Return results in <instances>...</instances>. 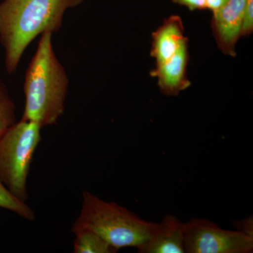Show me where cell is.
<instances>
[{
  "mask_svg": "<svg viewBox=\"0 0 253 253\" xmlns=\"http://www.w3.org/2000/svg\"><path fill=\"white\" fill-rule=\"evenodd\" d=\"M156 225L157 222L144 220L116 203L108 202L84 191L81 212L71 231L89 229L119 251L123 248L140 247Z\"/></svg>",
  "mask_w": 253,
  "mask_h": 253,
  "instance_id": "cell-3",
  "label": "cell"
},
{
  "mask_svg": "<svg viewBox=\"0 0 253 253\" xmlns=\"http://www.w3.org/2000/svg\"><path fill=\"white\" fill-rule=\"evenodd\" d=\"M83 0H4L0 3V42L4 49L5 67L11 74L23 53L37 37L56 33L66 10Z\"/></svg>",
  "mask_w": 253,
  "mask_h": 253,
  "instance_id": "cell-1",
  "label": "cell"
},
{
  "mask_svg": "<svg viewBox=\"0 0 253 253\" xmlns=\"http://www.w3.org/2000/svg\"><path fill=\"white\" fill-rule=\"evenodd\" d=\"M173 2L186 6L190 11L206 9V0H172Z\"/></svg>",
  "mask_w": 253,
  "mask_h": 253,
  "instance_id": "cell-15",
  "label": "cell"
},
{
  "mask_svg": "<svg viewBox=\"0 0 253 253\" xmlns=\"http://www.w3.org/2000/svg\"><path fill=\"white\" fill-rule=\"evenodd\" d=\"M0 208L8 210L23 219L33 221L36 218L34 211L26 203L15 198L0 181Z\"/></svg>",
  "mask_w": 253,
  "mask_h": 253,
  "instance_id": "cell-11",
  "label": "cell"
},
{
  "mask_svg": "<svg viewBox=\"0 0 253 253\" xmlns=\"http://www.w3.org/2000/svg\"><path fill=\"white\" fill-rule=\"evenodd\" d=\"M253 31V0H246L241 36L251 35Z\"/></svg>",
  "mask_w": 253,
  "mask_h": 253,
  "instance_id": "cell-13",
  "label": "cell"
},
{
  "mask_svg": "<svg viewBox=\"0 0 253 253\" xmlns=\"http://www.w3.org/2000/svg\"><path fill=\"white\" fill-rule=\"evenodd\" d=\"M16 123L15 105L0 79V135Z\"/></svg>",
  "mask_w": 253,
  "mask_h": 253,
  "instance_id": "cell-12",
  "label": "cell"
},
{
  "mask_svg": "<svg viewBox=\"0 0 253 253\" xmlns=\"http://www.w3.org/2000/svg\"><path fill=\"white\" fill-rule=\"evenodd\" d=\"M187 44L188 42H184L171 59L156 65V68L151 72V76L157 78L161 92L167 96H176L191 85L186 77L189 61Z\"/></svg>",
  "mask_w": 253,
  "mask_h": 253,
  "instance_id": "cell-8",
  "label": "cell"
},
{
  "mask_svg": "<svg viewBox=\"0 0 253 253\" xmlns=\"http://www.w3.org/2000/svg\"><path fill=\"white\" fill-rule=\"evenodd\" d=\"M41 129L36 123L21 120L0 135V181L22 202L28 199V176Z\"/></svg>",
  "mask_w": 253,
  "mask_h": 253,
  "instance_id": "cell-4",
  "label": "cell"
},
{
  "mask_svg": "<svg viewBox=\"0 0 253 253\" xmlns=\"http://www.w3.org/2000/svg\"><path fill=\"white\" fill-rule=\"evenodd\" d=\"M229 0H206V9L211 10L213 12L220 9L225 6Z\"/></svg>",
  "mask_w": 253,
  "mask_h": 253,
  "instance_id": "cell-16",
  "label": "cell"
},
{
  "mask_svg": "<svg viewBox=\"0 0 253 253\" xmlns=\"http://www.w3.org/2000/svg\"><path fill=\"white\" fill-rule=\"evenodd\" d=\"M246 0H229L220 9L213 12L212 33L218 48L223 54L235 57L236 44L241 37Z\"/></svg>",
  "mask_w": 253,
  "mask_h": 253,
  "instance_id": "cell-6",
  "label": "cell"
},
{
  "mask_svg": "<svg viewBox=\"0 0 253 253\" xmlns=\"http://www.w3.org/2000/svg\"><path fill=\"white\" fill-rule=\"evenodd\" d=\"M184 25L179 16H172L165 20L162 26L152 35L151 56L156 65L171 59L180 49L187 38L184 36Z\"/></svg>",
  "mask_w": 253,
  "mask_h": 253,
  "instance_id": "cell-9",
  "label": "cell"
},
{
  "mask_svg": "<svg viewBox=\"0 0 253 253\" xmlns=\"http://www.w3.org/2000/svg\"><path fill=\"white\" fill-rule=\"evenodd\" d=\"M185 222L176 216L167 214L150 235L138 248L139 253H185Z\"/></svg>",
  "mask_w": 253,
  "mask_h": 253,
  "instance_id": "cell-7",
  "label": "cell"
},
{
  "mask_svg": "<svg viewBox=\"0 0 253 253\" xmlns=\"http://www.w3.org/2000/svg\"><path fill=\"white\" fill-rule=\"evenodd\" d=\"M51 33L41 35L25 76L26 105L21 120L53 126L63 116L69 81L55 54Z\"/></svg>",
  "mask_w": 253,
  "mask_h": 253,
  "instance_id": "cell-2",
  "label": "cell"
},
{
  "mask_svg": "<svg viewBox=\"0 0 253 253\" xmlns=\"http://www.w3.org/2000/svg\"><path fill=\"white\" fill-rule=\"evenodd\" d=\"M185 253H250L253 238L236 230L221 229L202 218L185 222Z\"/></svg>",
  "mask_w": 253,
  "mask_h": 253,
  "instance_id": "cell-5",
  "label": "cell"
},
{
  "mask_svg": "<svg viewBox=\"0 0 253 253\" xmlns=\"http://www.w3.org/2000/svg\"><path fill=\"white\" fill-rule=\"evenodd\" d=\"M233 226L235 230L242 233L245 235L253 238V216L244 218L242 220L234 221Z\"/></svg>",
  "mask_w": 253,
  "mask_h": 253,
  "instance_id": "cell-14",
  "label": "cell"
},
{
  "mask_svg": "<svg viewBox=\"0 0 253 253\" xmlns=\"http://www.w3.org/2000/svg\"><path fill=\"white\" fill-rule=\"evenodd\" d=\"M75 235V253H115V249L101 236L89 229H83L73 232Z\"/></svg>",
  "mask_w": 253,
  "mask_h": 253,
  "instance_id": "cell-10",
  "label": "cell"
}]
</instances>
